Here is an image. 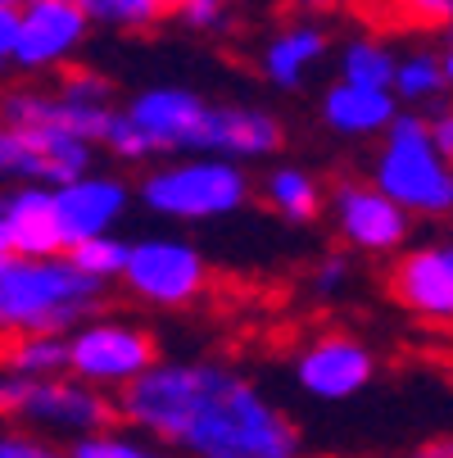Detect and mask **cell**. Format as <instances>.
<instances>
[{"label": "cell", "mask_w": 453, "mask_h": 458, "mask_svg": "<svg viewBox=\"0 0 453 458\" xmlns=\"http://www.w3.org/2000/svg\"><path fill=\"white\" fill-rule=\"evenodd\" d=\"M385 5V19L413 28V32H453V0H376Z\"/></svg>", "instance_id": "484cf974"}, {"label": "cell", "mask_w": 453, "mask_h": 458, "mask_svg": "<svg viewBox=\"0 0 453 458\" xmlns=\"http://www.w3.org/2000/svg\"><path fill=\"white\" fill-rule=\"evenodd\" d=\"M327 55V32L317 23H290V28H277L268 41H264V55H258V69L273 87H304L308 69Z\"/></svg>", "instance_id": "ac0fdd59"}, {"label": "cell", "mask_w": 453, "mask_h": 458, "mask_svg": "<svg viewBox=\"0 0 453 458\" xmlns=\"http://www.w3.org/2000/svg\"><path fill=\"white\" fill-rule=\"evenodd\" d=\"M186 5H190V0H155V10H159V14H181Z\"/></svg>", "instance_id": "836d02e7"}, {"label": "cell", "mask_w": 453, "mask_h": 458, "mask_svg": "<svg viewBox=\"0 0 453 458\" xmlns=\"http://www.w3.org/2000/svg\"><path fill=\"white\" fill-rule=\"evenodd\" d=\"M426 123H431V141H435V146H440V155L453 164V100L435 105V109L426 114Z\"/></svg>", "instance_id": "4dcf8cb0"}, {"label": "cell", "mask_w": 453, "mask_h": 458, "mask_svg": "<svg viewBox=\"0 0 453 458\" xmlns=\"http://www.w3.org/2000/svg\"><path fill=\"white\" fill-rule=\"evenodd\" d=\"M354 286V254H327V259H317V268H313V291L322 300H336Z\"/></svg>", "instance_id": "f1b7e54d"}, {"label": "cell", "mask_w": 453, "mask_h": 458, "mask_svg": "<svg viewBox=\"0 0 453 458\" xmlns=\"http://www.w3.org/2000/svg\"><path fill=\"white\" fill-rule=\"evenodd\" d=\"M105 282L87 277L69 254H0V327L5 336H73L100 318Z\"/></svg>", "instance_id": "7a4b0ae2"}, {"label": "cell", "mask_w": 453, "mask_h": 458, "mask_svg": "<svg viewBox=\"0 0 453 458\" xmlns=\"http://www.w3.org/2000/svg\"><path fill=\"white\" fill-rule=\"evenodd\" d=\"M331 223L336 236L354 250V254H404L408 232H413V214L404 205H395L372 177L367 182H336L331 191Z\"/></svg>", "instance_id": "8fae6325"}, {"label": "cell", "mask_w": 453, "mask_h": 458, "mask_svg": "<svg viewBox=\"0 0 453 458\" xmlns=\"http://www.w3.org/2000/svg\"><path fill=\"white\" fill-rule=\"evenodd\" d=\"M449 46H453V32H449Z\"/></svg>", "instance_id": "f35d334b"}, {"label": "cell", "mask_w": 453, "mask_h": 458, "mask_svg": "<svg viewBox=\"0 0 453 458\" xmlns=\"http://www.w3.org/2000/svg\"><path fill=\"white\" fill-rule=\"evenodd\" d=\"M372 182L413 218L426 223L453 218V164L431 141L426 114L404 109L390 123V132L381 137V150L372 159Z\"/></svg>", "instance_id": "3957f363"}, {"label": "cell", "mask_w": 453, "mask_h": 458, "mask_svg": "<svg viewBox=\"0 0 453 458\" xmlns=\"http://www.w3.org/2000/svg\"><path fill=\"white\" fill-rule=\"evenodd\" d=\"M141 205L168 223H214L249 200V177L236 159L218 155H181L150 168L137 186Z\"/></svg>", "instance_id": "5b68a950"}, {"label": "cell", "mask_w": 453, "mask_h": 458, "mask_svg": "<svg viewBox=\"0 0 453 458\" xmlns=\"http://www.w3.org/2000/svg\"><path fill=\"white\" fill-rule=\"evenodd\" d=\"M100 150H109L118 164H146V159H155L146 132H141V127L127 118L122 109H118V118L109 123V132H105V146H100Z\"/></svg>", "instance_id": "4316f807"}, {"label": "cell", "mask_w": 453, "mask_h": 458, "mask_svg": "<svg viewBox=\"0 0 453 458\" xmlns=\"http://www.w3.org/2000/svg\"><path fill=\"white\" fill-rule=\"evenodd\" d=\"M177 19H181L186 28H196V32H218V28H227V19H231V0H190Z\"/></svg>", "instance_id": "f546056e"}, {"label": "cell", "mask_w": 453, "mask_h": 458, "mask_svg": "<svg viewBox=\"0 0 453 458\" xmlns=\"http://www.w3.org/2000/svg\"><path fill=\"white\" fill-rule=\"evenodd\" d=\"M440 55H444V82H449V100H453V46H444Z\"/></svg>", "instance_id": "e575fe53"}, {"label": "cell", "mask_w": 453, "mask_h": 458, "mask_svg": "<svg viewBox=\"0 0 453 458\" xmlns=\"http://www.w3.org/2000/svg\"><path fill=\"white\" fill-rule=\"evenodd\" d=\"M0 458H73V449L50 440V436L23 431V427H5V436H0Z\"/></svg>", "instance_id": "83f0119b"}, {"label": "cell", "mask_w": 453, "mask_h": 458, "mask_svg": "<svg viewBox=\"0 0 453 458\" xmlns=\"http://www.w3.org/2000/svg\"><path fill=\"white\" fill-rule=\"evenodd\" d=\"M404 458H453V436L426 440V445H417V449H413V454H404Z\"/></svg>", "instance_id": "1f68e13d"}, {"label": "cell", "mask_w": 453, "mask_h": 458, "mask_svg": "<svg viewBox=\"0 0 453 458\" xmlns=\"http://www.w3.org/2000/svg\"><path fill=\"white\" fill-rule=\"evenodd\" d=\"M290 372H295V386L308 400L340 404V400H354L372 386L376 354L349 332H322L295 354Z\"/></svg>", "instance_id": "7c38bea8"}, {"label": "cell", "mask_w": 453, "mask_h": 458, "mask_svg": "<svg viewBox=\"0 0 453 458\" xmlns=\"http://www.w3.org/2000/svg\"><path fill=\"white\" fill-rule=\"evenodd\" d=\"M299 5H308V10H340L345 0H299Z\"/></svg>", "instance_id": "d590c367"}, {"label": "cell", "mask_w": 453, "mask_h": 458, "mask_svg": "<svg viewBox=\"0 0 453 458\" xmlns=\"http://www.w3.org/2000/svg\"><path fill=\"white\" fill-rule=\"evenodd\" d=\"M69 345H73V377H82L87 386L105 390L113 400L159 363V345L150 327L132 318H113V313H100L87 327H78Z\"/></svg>", "instance_id": "8992f818"}, {"label": "cell", "mask_w": 453, "mask_h": 458, "mask_svg": "<svg viewBox=\"0 0 453 458\" xmlns=\"http://www.w3.org/2000/svg\"><path fill=\"white\" fill-rule=\"evenodd\" d=\"M122 114L132 118L155 159H181V155H209L214 132V100L186 87H146L122 100Z\"/></svg>", "instance_id": "9c48e42d"}, {"label": "cell", "mask_w": 453, "mask_h": 458, "mask_svg": "<svg viewBox=\"0 0 453 458\" xmlns=\"http://www.w3.org/2000/svg\"><path fill=\"white\" fill-rule=\"evenodd\" d=\"M69 259L87 273V277H96V282H122V273H127V259H132V241H118L113 232L109 236H91V241H78V245H69Z\"/></svg>", "instance_id": "cb8c5ba5"}, {"label": "cell", "mask_w": 453, "mask_h": 458, "mask_svg": "<svg viewBox=\"0 0 453 458\" xmlns=\"http://www.w3.org/2000/svg\"><path fill=\"white\" fill-rule=\"evenodd\" d=\"M96 168V146L46 123L0 127V173L10 186H69Z\"/></svg>", "instance_id": "52a82bcc"}, {"label": "cell", "mask_w": 453, "mask_h": 458, "mask_svg": "<svg viewBox=\"0 0 453 458\" xmlns=\"http://www.w3.org/2000/svg\"><path fill=\"white\" fill-rule=\"evenodd\" d=\"M390 295L422 322L453 327V254L449 245H413L390 268Z\"/></svg>", "instance_id": "5bb4252c"}, {"label": "cell", "mask_w": 453, "mask_h": 458, "mask_svg": "<svg viewBox=\"0 0 453 458\" xmlns=\"http://www.w3.org/2000/svg\"><path fill=\"white\" fill-rule=\"evenodd\" d=\"M404 114L395 91H381V87H354V82H331L322 91V123L331 127L336 137H385L390 123Z\"/></svg>", "instance_id": "e0dca14e"}, {"label": "cell", "mask_w": 453, "mask_h": 458, "mask_svg": "<svg viewBox=\"0 0 453 458\" xmlns=\"http://www.w3.org/2000/svg\"><path fill=\"white\" fill-rule=\"evenodd\" d=\"M5 377L46 381V377H69L73 372V345L69 336H5Z\"/></svg>", "instance_id": "d6986e66"}, {"label": "cell", "mask_w": 453, "mask_h": 458, "mask_svg": "<svg viewBox=\"0 0 453 458\" xmlns=\"http://www.w3.org/2000/svg\"><path fill=\"white\" fill-rule=\"evenodd\" d=\"M286 146V127L277 114L258 105H214V132H209V155L218 159H273Z\"/></svg>", "instance_id": "2e32d148"}, {"label": "cell", "mask_w": 453, "mask_h": 458, "mask_svg": "<svg viewBox=\"0 0 453 458\" xmlns=\"http://www.w3.org/2000/svg\"><path fill=\"white\" fill-rule=\"evenodd\" d=\"M444 245H449V254H453V232H449V241H444Z\"/></svg>", "instance_id": "74e56055"}, {"label": "cell", "mask_w": 453, "mask_h": 458, "mask_svg": "<svg viewBox=\"0 0 453 458\" xmlns=\"http://www.w3.org/2000/svg\"><path fill=\"white\" fill-rule=\"evenodd\" d=\"M209 286V264L205 254L181 241V236H141L132 241V259L122 273V291L155 304V309H181L196 304Z\"/></svg>", "instance_id": "ba28073f"}, {"label": "cell", "mask_w": 453, "mask_h": 458, "mask_svg": "<svg viewBox=\"0 0 453 458\" xmlns=\"http://www.w3.org/2000/svg\"><path fill=\"white\" fill-rule=\"evenodd\" d=\"M91 28L96 23L73 5V0H28L19 10V28H14V46H10L5 64L19 69L23 78L63 73V69H73V59L82 55Z\"/></svg>", "instance_id": "30bf717a"}, {"label": "cell", "mask_w": 453, "mask_h": 458, "mask_svg": "<svg viewBox=\"0 0 453 458\" xmlns=\"http://www.w3.org/2000/svg\"><path fill=\"white\" fill-rule=\"evenodd\" d=\"M14 28H19V10H5V5H0V59H5L10 46H14Z\"/></svg>", "instance_id": "d6a6232c"}, {"label": "cell", "mask_w": 453, "mask_h": 458, "mask_svg": "<svg viewBox=\"0 0 453 458\" xmlns=\"http://www.w3.org/2000/svg\"><path fill=\"white\" fill-rule=\"evenodd\" d=\"M0 254H19V259L69 254V236H63V218H59V191L10 186L0 195Z\"/></svg>", "instance_id": "4fadbf2b"}, {"label": "cell", "mask_w": 453, "mask_h": 458, "mask_svg": "<svg viewBox=\"0 0 453 458\" xmlns=\"http://www.w3.org/2000/svg\"><path fill=\"white\" fill-rule=\"evenodd\" d=\"M264 200H268L281 218H290V223H313L331 195L322 191V182H317L308 168H299V164H277V168L264 177Z\"/></svg>", "instance_id": "ffe728a7"}, {"label": "cell", "mask_w": 453, "mask_h": 458, "mask_svg": "<svg viewBox=\"0 0 453 458\" xmlns=\"http://www.w3.org/2000/svg\"><path fill=\"white\" fill-rule=\"evenodd\" d=\"M0 413L10 427L78 445L118 418V400L105 390L87 386L82 377H46V381H23V377H0Z\"/></svg>", "instance_id": "277c9868"}, {"label": "cell", "mask_w": 453, "mask_h": 458, "mask_svg": "<svg viewBox=\"0 0 453 458\" xmlns=\"http://www.w3.org/2000/svg\"><path fill=\"white\" fill-rule=\"evenodd\" d=\"M73 5L100 23V28H118V32H141L159 19L155 0H73Z\"/></svg>", "instance_id": "d4e9b609"}, {"label": "cell", "mask_w": 453, "mask_h": 458, "mask_svg": "<svg viewBox=\"0 0 453 458\" xmlns=\"http://www.w3.org/2000/svg\"><path fill=\"white\" fill-rule=\"evenodd\" d=\"M118 418L177 458H304L295 418L222 359H159L118 395Z\"/></svg>", "instance_id": "6da1fadb"}, {"label": "cell", "mask_w": 453, "mask_h": 458, "mask_svg": "<svg viewBox=\"0 0 453 458\" xmlns=\"http://www.w3.org/2000/svg\"><path fill=\"white\" fill-rule=\"evenodd\" d=\"M127 209H132V186L118 173L91 168L87 177L59 186V218H63L69 245L91 241V236H109L127 218Z\"/></svg>", "instance_id": "9a60e30c"}, {"label": "cell", "mask_w": 453, "mask_h": 458, "mask_svg": "<svg viewBox=\"0 0 453 458\" xmlns=\"http://www.w3.org/2000/svg\"><path fill=\"white\" fill-rule=\"evenodd\" d=\"M0 5H5V10H23V5H28V0H0Z\"/></svg>", "instance_id": "8d00e7d4"}, {"label": "cell", "mask_w": 453, "mask_h": 458, "mask_svg": "<svg viewBox=\"0 0 453 458\" xmlns=\"http://www.w3.org/2000/svg\"><path fill=\"white\" fill-rule=\"evenodd\" d=\"M395 96H399L404 109H435V105H444V96H449L444 55H435V50H408V55H399Z\"/></svg>", "instance_id": "44dd1931"}, {"label": "cell", "mask_w": 453, "mask_h": 458, "mask_svg": "<svg viewBox=\"0 0 453 458\" xmlns=\"http://www.w3.org/2000/svg\"><path fill=\"white\" fill-rule=\"evenodd\" d=\"M69 449H73V458H172L159 440L141 436L127 422H113V427H105V431H96V436H87Z\"/></svg>", "instance_id": "603a6c76"}, {"label": "cell", "mask_w": 453, "mask_h": 458, "mask_svg": "<svg viewBox=\"0 0 453 458\" xmlns=\"http://www.w3.org/2000/svg\"><path fill=\"white\" fill-rule=\"evenodd\" d=\"M395 73H399L395 46H385L381 37H354V41H345V50H340V82L395 91Z\"/></svg>", "instance_id": "7402d4cb"}]
</instances>
